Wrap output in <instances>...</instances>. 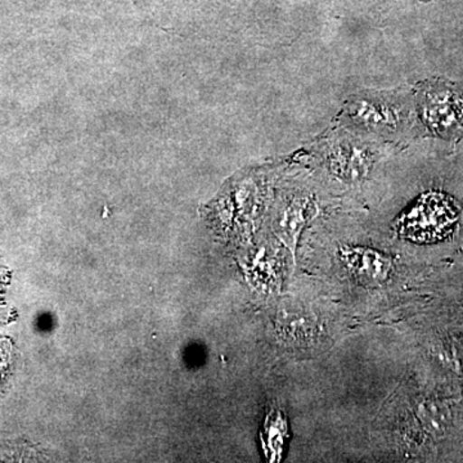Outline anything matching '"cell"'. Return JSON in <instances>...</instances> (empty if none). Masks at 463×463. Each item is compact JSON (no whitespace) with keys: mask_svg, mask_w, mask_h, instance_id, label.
Segmentation results:
<instances>
[{"mask_svg":"<svg viewBox=\"0 0 463 463\" xmlns=\"http://www.w3.org/2000/svg\"><path fill=\"white\" fill-rule=\"evenodd\" d=\"M373 163V152L358 143H336L328 154V165L332 172L349 182L358 181L367 175Z\"/></svg>","mask_w":463,"mask_h":463,"instance_id":"cell-4","label":"cell"},{"mask_svg":"<svg viewBox=\"0 0 463 463\" xmlns=\"http://www.w3.org/2000/svg\"><path fill=\"white\" fill-rule=\"evenodd\" d=\"M341 259L358 281L380 285L388 279L392 260L373 249L347 248L341 251Z\"/></svg>","mask_w":463,"mask_h":463,"instance_id":"cell-5","label":"cell"},{"mask_svg":"<svg viewBox=\"0 0 463 463\" xmlns=\"http://www.w3.org/2000/svg\"><path fill=\"white\" fill-rule=\"evenodd\" d=\"M350 118L361 127L374 132H390L403 121V112L397 103L383 96H361L350 103Z\"/></svg>","mask_w":463,"mask_h":463,"instance_id":"cell-3","label":"cell"},{"mask_svg":"<svg viewBox=\"0 0 463 463\" xmlns=\"http://www.w3.org/2000/svg\"><path fill=\"white\" fill-rule=\"evenodd\" d=\"M420 115L432 134L456 138L463 133V88L444 80H432L421 88Z\"/></svg>","mask_w":463,"mask_h":463,"instance_id":"cell-1","label":"cell"},{"mask_svg":"<svg viewBox=\"0 0 463 463\" xmlns=\"http://www.w3.org/2000/svg\"><path fill=\"white\" fill-rule=\"evenodd\" d=\"M456 221L452 203L441 194H426L402 219L401 233L416 242H432L443 239Z\"/></svg>","mask_w":463,"mask_h":463,"instance_id":"cell-2","label":"cell"}]
</instances>
